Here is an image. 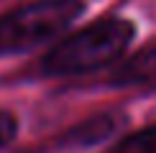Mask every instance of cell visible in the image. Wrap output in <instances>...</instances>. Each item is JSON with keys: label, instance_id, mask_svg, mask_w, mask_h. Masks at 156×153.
<instances>
[{"label": "cell", "instance_id": "6da1fadb", "mask_svg": "<svg viewBox=\"0 0 156 153\" xmlns=\"http://www.w3.org/2000/svg\"><path fill=\"white\" fill-rule=\"evenodd\" d=\"M136 38V23L128 18L108 15L87 28L62 38L44 59V72L54 76H74L97 72L118 61Z\"/></svg>", "mask_w": 156, "mask_h": 153}, {"label": "cell", "instance_id": "7a4b0ae2", "mask_svg": "<svg viewBox=\"0 0 156 153\" xmlns=\"http://www.w3.org/2000/svg\"><path fill=\"white\" fill-rule=\"evenodd\" d=\"M84 13V0H36L0 15V54L44 46Z\"/></svg>", "mask_w": 156, "mask_h": 153}, {"label": "cell", "instance_id": "5b68a950", "mask_svg": "<svg viewBox=\"0 0 156 153\" xmlns=\"http://www.w3.org/2000/svg\"><path fill=\"white\" fill-rule=\"evenodd\" d=\"M115 153H156V125H148L120 140Z\"/></svg>", "mask_w": 156, "mask_h": 153}, {"label": "cell", "instance_id": "3957f363", "mask_svg": "<svg viewBox=\"0 0 156 153\" xmlns=\"http://www.w3.org/2000/svg\"><path fill=\"white\" fill-rule=\"evenodd\" d=\"M115 87H156V49H146L128 56L110 74Z\"/></svg>", "mask_w": 156, "mask_h": 153}, {"label": "cell", "instance_id": "8992f818", "mask_svg": "<svg viewBox=\"0 0 156 153\" xmlns=\"http://www.w3.org/2000/svg\"><path fill=\"white\" fill-rule=\"evenodd\" d=\"M16 135H18V120H16V115L8 112V110H0V151H3L5 145H10Z\"/></svg>", "mask_w": 156, "mask_h": 153}, {"label": "cell", "instance_id": "277c9868", "mask_svg": "<svg viewBox=\"0 0 156 153\" xmlns=\"http://www.w3.org/2000/svg\"><path fill=\"white\" fill-rule=\"evenodd\" d=\"M118 127V120L115 115H100V117H92L87 123L77 125L72 133H69V143H77V145H90V143H100L105 140L110 133Z\"/></svg>", "mask_w": 156, "mask_h": 153}]
</instances>
